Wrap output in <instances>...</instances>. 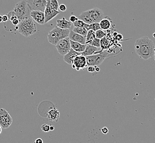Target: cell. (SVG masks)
Instances as JSON below:
<instances>
[{
    "instance_id": "obj_1",
    "label": "cell",
    "mask_w": 155,
    "mask_h": 143,
    "mask_svg": "<svg viewBox=\"0 0 155 143\" xmlns=\"http://www.w3.org/2000/svg\"><path fill=\"white\" fill-rule=\"evenodd\" d=\"M134 47L136 53L141 59L147 60L153 57L155 44L147 37L137 39L135 41Z\"/></svg>"
},
{
    "instance_id": "obj_2",
    "label": "cell",
    "mask_w": 155,
    "mask_h": 143,
    "mask_svg": "<svg viewBox=\"0 0 155 143\" xmlns=\"http://www.w3.org/2000/svg\"><path fill=\"white\" fill-rule=\"evenodd\" d=\"M31 17L23 20L18 25L19 33L25 37H29L37 31V25Z\"/></svg>"
},
{
    "instance_id": "obj_3",
    "label": "cell",
    "mask_w": 155,
    "mask_h": 143,
    "mask_svg": "<svg viewBox=\"0 0 155 143\" xmlns=\"http://www.w3.org/2000/svg\"><path fill=\"white\" fill-rule=\"evenodd\" d=\"M70 30L69 29H61L56 26L51 30L48 32V40L50 44L56 45L59 41L69 37Z\"/></svg>"
},
{
    "instance_id": "obj_4",
    "label": "cell",
    "mask_w": 155,
    "mask_h": 143,
    "mask_svg": "<svg viewBox=\"0 0 155 143\" xmlns=\"http://www.w3.org/2000/svg\"><path fill=\"white\" fill-rule=\"evenodd\" d=\"M31 9H29L27 0H21L16 3L13 12L20 22L31 17Z\"/></svg>"
},
{
    "instance_id": "obj_5",
    "label": "cell",
    "mask_w": 155,
    "mask_h": 143,
    "mask_svg": "<svg viewBox=\"0 0 155 143\" xmlns=\"http://www.w3.org/2000/svg\"><path fill=\"white\" fill-rule=\"evenodd\" d=\"M108 53L106 51L101 52L100 53H96L92 55L86 56L87 59V65L98 66L101 65L106 58L108 57Z\"/></svg>"
},
{
    "instance_id": "obj_6",
    "label": "cell",
    "mask_w": 155,
    "mask_h": 143,
    "mask_svg": "<svg viewBox=\"0 0 155 143\" xmlns=\"http://www.w3.org/2000/svg\"><path fill=\"white\" fill-rule=\"evenodd\" d=\"M55 46L59 54L61 56H64L66 53H68L71 49L70 39L68 37L64 38L59 41Z\"/></svg>"
},
{
    "instance_id": "obj_7",
    "label": "cell",
    "mask_w": 155,
    "mask_h": 143,
    "mask_svg": "<svg viewBox=\"0 0 155 143\" xmlns=\"http://www.w3.org/2000/svg\"><path fill=\"white\" fill-rule=\"evenodd\" d=\"M13 119L8 112L5 109H0V125L3 129H7L12 124Z\"/></svg>"
},
{
    "instance_id": "obj_8",
    "label": "cell",
    "mask_w": 155,
    "mask_h": 143,
    "mask_svg": "<svg viewBox=\"0 0 155 143\" xmlns=\"http://www.w3.org/2000/svg\"><path fill=\"white\" fill-rule=\"evenodd\" d=\"M27 2L31 11H41L44 12L48 0H27Z\"/></svg>"
},
{
    "instance_id": "obj_9",
    "label": "cell",
    "mask_w": 155,
    "mask_h": 143,
    "mask_svg": "<svg viewBox=\"0 0 155 143\" xmlns=\"http://www.w3.org/2000/svg\"><path fill=\"white\" fill-rule=\"evenodd\" d=\"M71 65L72 68L75 69L78 71L86 68L88 67L86 56H83L82 55L77 56L74 59Z\"/></svg>"
},
{
    "instance_id": "obj_10",
    "label": "cell",
    "mask_w": 155,
    "mask_h": 143,
    "mask_svg": "<svg viewBox=\"0 0 155 143\" xmlns=\"http://www.w3.org/2000/svg\"><path fill=\"white\" fill-rule=\"evenodd\" d=\"M44 13L45 16V23H47L60 14V11L53 8L50 5V0H48V3Z\"/></svg>"
},
{
    "instance_id": "obj_11",
    "label": "cell",
    "mask_w": 155,
    "mask_h": 143,
    "mask_svg": "<svg viewBox=\"0 0 155 143\" xmlns=\"http://www.w3.org/2000/svg\"><path fill=\"white\" fill-rule=\"evenodd\" d=\"M93 23H99L105 17L104 14L102 9L98 8H93L88 10Z\"/></svg>"
},
{
    "instance_id": "obj_12",
    "label": "cell",
    "mask_w": 155,
    "mask_h": 143,
    "mask_svg": "<svg viewBox=\"0 0 155 143\" xmlns=\"http://www.w3.org/2000/svg\"><path fill=\"white\" fill-rule=\"evenodd\" d=\"M31 17L34 21L39 24L43 25L45 24V13L41 11H31Z\"/></svg>"
},
{
    "instance_id": "obj_13",
    "label": "cell",
    "mask_w": 155,
    "mask_h": 143,
    "mask_svg": "<svg viewBox=\"0 0 155 143\" xmlns=\"http://www.w3.org/2000/svg\"><path fill=\"white\" fill-rule=\"evenodd\" d=\"M101 52H102V51L101 50V49L100 47H97L90 44H86V49L83 52L81 53V54L83 56H87L100 53Z\"/></svg>"
},
{
    "instance_id": "obj_14",
    "label": "cell",
    "mask_w": 155,
    "mask_h": 143,
    "mask_svg": "<svg viewBox=\"0 0 155 143\" xmlns=\"http://www.w3.org/2000/svg\"><path fill=\"white\" fill-rule=\"evenodd\" d=\"M47 118L50 122H58L60 118V112L56 107H53L50 109L47 113Z\"/></svg>"
},
{
    "instance_id": "obj_15",
    "label": "cell",
    "mask_w": 155,
    "mask_h": 143,
    "mask_svg": "<svg viewBox=\"0 0 155 143\" xmlns=\"http://www.w3.org/2000/svg\"><path fill=\"white\" fill-rule=\"evenodd\" d=\"M81 55H82L81 53L75 51L71 48L69 51L68 53H66L65 55L64 56L63 59H64V61L68 65H72L73 62V61L75 59V57H76L77 56Z\"/></svg>"
},
{
    "instance_id": "obj_16",
    "label": "cell",
    "mask_w": 155,
    "mask_h": 143,
    "mask_svg": "<svg viewBox=\"0 0 155 143\" xmlns=\"http://www.w3.org/2000/svg\"><path fill=\"white\" fill-rule=\"evenodd\" d=\"M68 37L71 40L78 42V43L82 44H84V45L86 44V37L84 35L79 34L77 33H75L73 30H70V33Z\"/></svg>"
},
{
    "instance_id": "obj_17",
    "label": "cell",
    "mask_w": 155,
    "mask_h": 143,
    "mask_svg": "<svg viewBox=\"0 0 155 143\" xmlns=\"http://www.w3.org/2000/svg\"><path fill=\"white\" fill-rule=\"evenodd\" d=\"M72 24H73L72 23L66 20L65 17L56 20V26L61 29H70L71 27Z\"/></svg>"
},
{
    "instance_id": "obj_18",
    "label": "cell",
    "mask_w": 155,
    "mask_h": 143,
    "mask_svg": "<svg viewBox=\"0 0 155 143\" xmlns=\"http://www.w3.org/2000/svg\"><path fill=\"white\" fill-rule=\"evenodd\" d=\"M70 43H71V46L72 49L78 52L82 53L86 49V44L84 45V44H81L78 42L71 40H70Z\"/></svg>"
},
{
    "instance_id": "obj_19",
    "label": "cell",
    "mask_w": 155,
    "mask_h": 143,
    "mask_svg": "<svg viewBox=\"0 0 155 143\" xmlns=\"http://www.w3.org/2000/svg\"><path fill=\"white\" fill-rule=\"evenodd\" d=\"M99 25L101 29L103 30H107L112 27V21L108 17H104L99 22Z\"/></svg>"
},
{
    "instance_id": "obj_20",
    "label": "cell",
    "mask_w": 155,
    "mask_h": 143,
    "mask_svg": "<svg viewBox=\"0 0 155 143\" xmlns=\"http://www.w3.org/2000/svg\"><path fill=\"white\" fill-rule=\"evenodd\" d=\"M78 18L82 20L84 22H85L86 23L91 24L92 23H93V21L92 19V18L91 17L90 13L88 12V10L84 11L83 12L81 13L80 14Z\"/></svg>"
},
{
    "instance_id": "obj_21",
    "label": "cell",
    "mask_w": 155,
    "mask_h": 143,
    "mask_svg": "<svg viewBox=\"0 0 155 143\" xmlns=\"http://www.w3.org/2000/svg\"><path fill=\"white\" fill-rule=\"evenodd\" d=\"M73 25L75 27H82V28H86L87 30H88V27L89 24L86 23L85 22H84L82 20H81L80 19H78V21H76V22L72 23Z\"/></svg>"
},
{
    "instance_id": "obj_22",
    "label": "cell",
    "mask_w": 155,
    "mask_h": 143,
    "mask_svg": "<svg viewBox=\"0 0 155 143\" xmlns=\"http://www.w3.org/2000/svg\"><path fill=\"white\" fill-rule=\"evenodd\" d=\"M86 44H88L91 41L93 40L96 38V31H93L92 30H89L86 35Z\"/></svg>"
},
{
    "instance_id": "obj_23",
    "label": "cell",
    "mask_w": 155,
    "mask_h": 143,
    "mask_svg": "<svg viewBox=\"0 0 155 143\" xmlns=\"http://www.w3.org/2000/svg\"><path fill=\"white\" fill-rule=\"evenodd\" d=\"M72 30L74 31L75 33H77L79 34L84 35L85 37H86L87 33H88V30L86 28H82V27H74V28L72 29Z\"/></svg>"
},
{
    "instance_id": "obj_24",
    "label": "cell",
    "mask_w": 155,
    "mask_h": 143,
    "mask_svg": "<svg viewBox=\"0 0 155 143\" xmlns=\"http://www.w3.org/2000/svg\"><path fill=\"white\" fill-rule=\"evenodd\" d=\"M108 39L106 38V37L101 39V49L102 51L107 49V47L108 46Z\"/></svg>"
},
{
    "instance_id": "obj_25",
    "label": "cell",
    "mask_w": 155,
    "mask_h": 143,
    "mask_svg": "<svg viewBox=\"0 0 155 143\" xmlns=\"http://www.w3.org/2000/svg\"><path fill=\"white\" fill-rule=\"evenodd\" d=\"M106 35H107V33L106 31H104V30H103L101 29L96 31V37L99 39H102L103 37H106Z\"/></svg>"
},
{
    "instance_id": "obj_26",
    "label": "cell",
    "mask_w": 155,
    "mask_h": 143,
    "mask_svg": "<svg viewBox=\"0 0 155 143\" xmlns=\"http://www.w3.org/2000/svg\"><path fill=\"white\" fill-rule=\"evenodd\" d=\"M100 29H101V27L99 25V23H93L91 24H89V27H88V30H92L93 31H96L97 30H99Z\"/></svg>"
},
{
    "instance_id": "obj_27",
    "label": "cell",
    "mask_w": 155,
    "mask_h": 143,
    "mask_svg": "<svg viewBox=\"0 0 155 143\" xmlns=\"http://www.w3.org/2000/svg\"><path fill=\"white\" fill-rule=\"evenodd\" d=\"M88 44H90L91 45H93L94 46L101 48V39H99L96 37L94 39H93V40L91 41Z\"/></svg>"
},
{
    "instance_id": "obj_28",
    "label": "cell",
    "mask_w": 155,
    "mask_h": 143,
    "mask_svg": "<svg viewBox=\"0 0 155 143\" xmlns=\"http://www.w3.org/2000/svg\"><path fill=\"white\" fill-rule=\"evenodd\" d=\"M50 5L53 8L56 10L59 9V2L58 0H50Z\"/></svg>"
},
{
    "instance_id": "obj_29",
    "label": "cell",
    "mask_w": 155,
    "mask_h": 143,
    "mask_svg": "<svg viewBox=\"0 0 155 143\" xmlns=\"http://www.w3.org/2000/svg\"><path fill=\"white\" fill-rule=\"evenodd\" d=\"M41 130L44 132H45V133H48L50 131V126L49 125H47V124H44V125L41 126Z\"/></svg>"
},
{
    "instance_id": "obj_30",
    "label": "cell",
    "mask_w": 155,
    "mask_h": 143,
    "mask_svg": "<svg viewBox=\"0 0 155 143\" xmlns=\"http://www.w3.org/2000/svg\"><path fill=\"white\" fill-rule=\"evenodd\" d=\"M87 71L90 73H93L96 72V66L89 65L87 67Z\"/></svg>"
},
{
    "instance_id": "obj_31",
    "label": "cell",
    "mask_w": 155,
    "mask_h": 143,
    "mask_svg": "<svg viewBox=\"0 0 155 143\" xmlns=\"http://www.w3.org/2000/svg\"><path fill=\"white\" fill-rule=\"evenodd\" d=\"M59 9L61 12H65L67 10V7H66V6L65 5L61 4L59 6Z\"/></svg>"
},
{
    "instance_id": "obj_32",
    "label": "cell",
    "mask_w": 155,
    "mask_h": 143,
    "mask_svg": "<svg viewBox=\"0 0 155 143\" xmlns=\"http://www.w3.org/2000/svg\"><path fill=\"white\" fill-rule=\"evenodd\" d=\"M78 19L79 18L75 16H71L70 17L69 20H70V22H72V23H74V22H76V21H78Z\"/></svg>"
},
{
    "instance_id": "obj_33",
    "label": "cell",
    "mask_w": 155,
    "mask_h": 143,
    "mask_svg": "<svg viewBox=\"0 0 155 143\" xmlns=\"http://www.w3.org/2000/svg\"><path fill=\"white\" fill-rule=\"evenodd\" d=\"M8 20H9V17H8V16L7 14L3 15V16H2V22L5 23V22L8 21Z\"/></svg>"
},
{
    "instance_id": "obj_34",
    "label": "cell",
    "mask_w": 155,
    "mask_h": 143,
    "mask_svg": "<svg viewBox=\"0 0 155 143\" xmlns=\"http://www.w3.org/2000/svg\"><path fill=\"white\" fill-rule=\"evenodd\" d=\"M101 132L104 134H107L109 132L108 129L106 127H104L102 128L101 129Z\"/></svg>"
},
{
    "instance_id": "obj_35",
    "label": "cell",
    "mask_w": 155,
    "mask_h": 143,
    "mask_svg": "<svg viewBox=\"0 0 155 143\" xmlns=\"http://www.w3.org/2000/svg\"><path fill=\"white\" fill-rule=\"evenodd\" d=\"M34 143H43V140H42V139H41V138H37L36 140L34 141Z\"/></svg>"
},
{
    "instance_id": "obj_36",
    "label": "cell",
    "mask_w": 155,
    "mask_h": 143,
    "mask_svg": "<svg viewBox=\"0 0 155 143\" xmlns=\"http://www.w3.org/2000/svg\"><path fill=\"white\" fill-rule=\"evenodd\" d=\"M50 131H54L55 127L53 126H50Z\"/></svg>"
},
{
    "instance_id": "obj_37",
    "label": "cell",
    "mask_w": 155,
    "mask_h": 143,
    "mask_svg": "<svg viewBox=\"0 0 155 143\" xmlns=\"http://www.w3.org/2000/svg\"><path fill=\"white\" fill-rule=\"evenodd\" d=\"M99 71H100V68H99V67H98V66H96V72H98Z\"/></svg>"
},
{
    "instance_id": "obj_38",
    "label": "cell",
    "mask_w": 155,
    "mask_h": 143,
    "mask_svg": "<svg viewBox=\"0 0 155 143\" xmlns=\"http://www.w3.org/2000/svg\"><path fill=\"white\" fill-rule=\"evenodd\" d=\"M2 16H3V15L0 14V23L2 22Z\"/></svg>"
},
{
    "instance_id": "obj_39",
    "label": "cell",
    "mask_w": 155,
    "mask_h": 143,
    "mask_svg": "<svg viewBox=\"0 0 155 143\" xmlns=\"http://www.w3.org/2000/svg\"><path fill=\"white\" fill-rule=\"evenodd\" d=\"M2 131V127L1 126V125H0V134H1Z\"/></svg>"
},
{
    "instance_id": "obj_40",
    "label": "cell",
    "mask_w": 155,
    "mask_h": 143,
    "mask_svg": "<svg viewBox=\"0 0 155 143\" xmlns=\"http://www.w3.org/2000/svg\"><path fill=\"white\" fill-rule=\"evenodd\" d=\"M153 58H154V60L155 61V51H154V55H153Z\"/></svg>"
},
{
    "instance_id": "obj_41",
    "label": "cell",
    "mask_w": 155,
    "mask_h": 143,
    "mask_svg": "<svg viewBox=\"0 0 155 143\" xmlns=\"http://www.w3.org/2000/svg\"><path fill=\"white\" fill-rule=\"evenodd\" d=\"M152 36H153V37H154V38H155V33L153 34L152 35Z\"/></svg>"
}]
</instances>
